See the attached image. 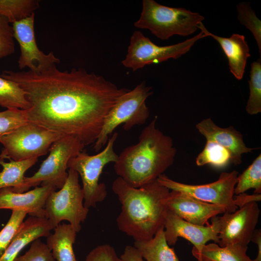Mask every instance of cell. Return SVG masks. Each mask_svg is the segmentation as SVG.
Returning a JSON list of instances; mask_svg holds the SVG:
<instances>
[{
  "label": "cell",
  "mask_w": 261,
  "mask_h": 261,
  "mask_svg": "<svg viewBox=\"0 0 261 261\" xmlns=\"http://www.w3.org/2000/svg\"><path fill=\"white\" fill-rule=\"evenodd\" d=\"M53 229L47 218L29 216L19 227L0 261H14L26 246L38 238L47 237Z\"/></svg>",
  "instance_id": "cell-18"
},
{
  "label": "cell",
  "mask_w": 261,
  "mask_h": 261,
  "mask_svg": "<svg viewBox=\"0 0 261 261\" xmlns=\"http://www.w3.org/2000/svg\"><path fill=\"white\" fill-rule=\"evenodd\" d=\"M233 199L236 205L239 208L251 202L260 201L261 200V194H254L248 195L243 193L237 195L235 197H233Z\"/></svg>",
  "instance_id": "cell-35"
},
{
  "label": "cell",
  "mask_w": 261,
  "mask_h": 261,
  "mask_svg": "<svg viewBox=\"0 0 261 261\" xmlns=\"http://www.w3.org/2000/svg\"><path fill=\"white\" fill-rule=\"evenodd\" d=\"M151 89L142 82L118 98L108 113L94 143L95 152H99L106 144L111 134L119 125L123 124L124 130H129L135 125L145 123L150 114L146 101L153 93Z\"/></svg>",
  "instance_id": "cell-5"
},
{
  "label": "cell",
  "mask_w": 261,
  "mask_h": 261,
  "mask_svg": "<svg viewBox=\"0 0 261 261\" xmlns=\"http://www.w3.org/2000/svg\"><path fill=\"white\" fill-rule=\"evenodd\" d=\"M35 13L13 23L14 38L19 44L20 55L18 64L20 69L28 67L38 72L60 62L53 52L48 54L41 51L37 46L34 32Z\"/></svg>",
  "instance_id": "cell-13"
},
{
  "label": "cell",
  "mask_w": 261,
  "mask_h": 261,
  "mask_svg": "<svg viewBox=\"0 0 261 261\" xmlns=\"http://www.w3.org/2000/svg\"><path fill=\"white\" fill-rule=\"evenodd\" d=\"M238 172L222 173L218 179L212 183L204 185H189L174 181L165 174L157 179L161 185L169 190L177 191L201 201L223 206L226 212H235L238 207L234 199V190Z\"/></svg>",
  "instance_id": "cell-11"
},
{
  "label": "cell",
  "mask_w": 261,
  "mask_h": 261,
  "mask_svg": "<svg viewBox=\"0 0 261 261\" xmlns=\"http://www.w3.org/2000/svg\"><path fill=\"white\" fill-rule=\"evenodd\" d=\"M207 36H211L220 44L228 60L231 73L237 80L243 77L246 61L250 57L249 48L244 35L234 33L229 38H224L209 32L201 23L198 27Z\"/></svg>",
  "instance_id": "cell-19"
},
{
  "label": "cell",
  "mask_w": 261,
  "mask_h": 261,
  "mask_svg": "<svg viewBox=\"0 0 261 261\" xmlns=\"http://www.w3.org/2000/svg\"><path fill=\"white\" fill-rule=\"evenodd\" d=\"M211 224L200 226L190 223L168 209L164 222V234L169 246L174 245L179 237L193 244L192 252H199L209 241L218 244V225L216 216L211 218Z\"/></svg>",
  "instance_id": "cell-14"
},
{
  "label": "cell",
  "mask_w": 261,
  "mask_h": 261,
  "mask_svg": "<svg viewBox=\"0 0 261 261\" xmlns=\"http://www.w3.org/2000/svg\"><path fill=\"white\" fill-rule=\"evenodd\" d=\"M112 190L121 205L116 223L122 232L135 241L148 240L164 226L170 191L157 180L134 188L118 177Z\"/></svg>",
  "instance_id": "cell-2"
},
{
  "label": "cell",
  "mask_w": 261,
  "mask_h": 261,
  "mask_svg": "<svg viewBox=\"0 0 261 261\" xmlns=\"http://www.w3.org/2000/svg\"><path fill=\"white\" fill-rule=\"evenodd\" d=\"M0 106L27 110L30 107L26 92L16 82L0 76Z\"/></svg>",
  "instance_id": "cell-24"
},
{
  "label": "cell",
  "mask_w": 261,
  "mask_h": 261,
  "mask_svg": "<svg viewBox=\"0 0 261 261\" xmlns=\"http://www.w3.org/2000/svg\"><path fill=\"white\" fill-rule=\"evenodd\" d=\"M120 258L122 261H144L137 249L131 246H126Z\"/></svg>",
  "instance_id": "cell-36"
},
{
  "label": "cell",
  "mask_w": 261,
  "mask_h": 261,
  "mask_svg": "<svg viewBox=\"0 0 261 261\" xmlns=\"http://www.w3.org/2000/svg\"><path fill=\"white\" fill-rule=\"evenodd\" d=\"M28 122L29 120L25 110L7 109L0 112V140Z\"/></svg>",
  "instance_id": "cell-31"
},
{
  "label": "cell",
  "mask_w": 261,
  "mask_h": 261,
  "mask_svg": "<svg viewBox=\"0 0 261 261\" xmlns=\"http://www.w3.org/2000/svg\"><path fill=\"white\" fill-rule=\"evenodd\" d=\"M85 146L76 137L63 136L51 145L48 156L33 175L25 177L23 183L18 188H10L18 193L26 192L30 188L39 185L60 189L68 177L69 160L82 151Z\"/></svg>",
  "instance_id": "cell-6"
},
{
  "label": "cell",
  "mask_w": 261,
  "mask_h": 261,
  "mask_svg": "<svg viewBox=\"0 0 261 261\" xmlns=\"http://www.w3.org/2000/svg\"><path fill=\"white\" fill-rule=\"evenodd\" d=\"M68 175L63 186L48 197L44 207L46 218L55 229L63 220L69 222L77 232L86 219L89 209L84 204V193L79 182V174L68 169Z\"/></svg>",
  "instance_id": "cell-8"
},
{
  "label": "cell",
  "mask_w": 261,
  "mask_h": 261,
  "mask_svg": "<svg viewBox=\"0 0 261 261\" xmlns=\"http://www.w3.org/2000/svg\"><path fill=\"white\" fill-rule=\"evenodd\" d=\"M208 37L201 31L198 34L175 44L159 46L139 30L130 37L125 58L122 64L135 71L146 65L159 63L170 58L176 59L187 53L198 40Z\"/></svg>",
  "instance_id": "cell-10"
},
{
  "label": "cell",
  "mask_w": 261,
  "mask_h": 261,
  "mask_svg": "<svg viewBox=\"0 0 261 261\" xmlns=\"http://www.w3.org/2000/svg\"><path fill=\"white\" fill-rule=\"evenodd\" d=\"M247 246L240 244L220 246L216 243L205 245L199 252H192L197 261H254L247 255Z\"/></svg>",
  "instance_id": "cell-22"
},
{
  "label": "cell",
  "mask_w": 261,
  "mask_h": 261,
  "mask_svg": "<svg viewBox=\"0 0 261 261\" xmlns=\"http://www.w3.org/2000/svg\"><path fill=\"white\" fill-rule=\"evenodd\" d=\"M196 128L206 141L216 143L225 148L230 155L231 163L235 165L241 163L243 154L254 149L246 146L242 134L232 126L221 128L207 118L198 123Z\"/></svg>",
  "instance_id": "cell-17"
},
{
  "label": "cell",
  "mask_w": 261,
  "mask_h": 261,
  "mask_svg": "<svg viewBox=\"0 0 261 261\" xmlns=\"http://www.w3.org/2000/svg\"><path fill=\"white\" fill-rule=\"evenodd\" d=\"M251 241L256 243L258 247V253L254 261H261V229L255 230Z\"/></svg>",
  "instance_id": "cell-37"
},
{
  "label": "cell",
  "mask_w": 261,
  "mask_h": 261,
  "mask_svg": "<svg viewBox=\"0 0 261 261\" xmlns=\"http://www.w3.org/2000/svg\"><path fill=\"white\" fill-rule=\"evenodd\" d=\"M85 261H122L114 248L108 244L98 246L91 250Z\"/></svg>",
  "instance_id": "cell-34"
},
{
  "label": "cell",
  "mask_w": 261,
  "mask_h": 261,
  "mask_svg": "<svg viewBox=\"0 0 261 261\" xmlns=\"http://www.w3.org/2000/svg\"><path fill=\"white\" fill-rule=\"evenodd\" d=\"M204 19L200 14L183 8L168 7L154 0H143L140 16L134 25L148 29L156 37L165 40L174 35L192 34Z\"/></svg>",
  "instance_id": "cell-4"
},
{
  "label": "cell",
  "mask_w": 261,
  "mask_h": 261,
  "mask_svg": "<svg viewBox=\"0 0 261 261\" xmlns=\"http://www.w3.org/2000/svg\"><path fill=\"white\" fill-rule=\"evenodd\" d=\"M253 188L255 194L261 193V154L239 176L234 190L238 195Z\"/></svg>",
  "instance_id": "cell-26"
},
{
  "label": "cell",
  "mask_w": 261,
  "mask_h": 261,
  "mask_svg": "<svg viewBox=\"0 0 261 261\" xmlns=\"http://www.w3.org/2000/svg\"><path fill=\"white\" fill-rule=\"evenodd\" d=\"M14 261H56L46 243L40 238L31 243L29 249L23 255L17 257Z\"/></svg>",
  "instance_id": "cell-32"
},
{
  "label": "cell",
  "mask_w": 261,
  "mask_h": 261,
  "mask_svg": "<svg viewBox=\"0 0 261 261\" xmlns=\"http://www.w3.org/2000/svg\"><path fill=\"white\" fill-rule=\"evenodd\" d=\"M118 135L117 132L112 134L104 149L98 153L89 155L82 151L68 162V169L76 171L81 178L84 204L88 209L95 207L97 203L103 201L107 195L106 186L100 182V178L104 167L117 160L118 155L114 145Z\"/></svg>",
  "instance_id": "cell-7"
},
{
  "label": "cell",
  "mask_w": 261,
  "mask_h": 261,
  "mask_svg": "<svg viewBox=\"0 0 261 261\" xmlns=\"http://www.w3.org/2000/svg\"><path fill=\"white\" fill-rule=\"evenodd\" d=\"M168 209L192 224L208 226L211 218L226 212L221 205L205 203L181 192L172 190L166 200Z\"/></svg>",
  "instance_id": "cell-15"
},
{
  "label": "cell",
  "mask_w": 261,
  "mask_h": 261,
  "mask_svg": "<svg viewBox=\"0 0 261 261\" xmlns=\"http://www.w3.org/2000/svg\"><path fill=\"white\" fill-rule=\"evenodd\" d=\"M10 161L6 162L0 160V165L2 167V171L0 172V189L16 188L21 186L25 177L24 174L38 161V158Z\"/></svg>",
  "instance_id": "cell-23"
},
{
  "label": "cell",
  "mask_w": 261,
  "mask_h": 261,
  "mask_svg": "<svg viewBox=\"0 0 261 261\" xmlns=\"http://www.w3.org/2000/svg\"><path fill=\"white\" fill-rule=\"evenodd\" d=\"M77 233L69 223L59 224L46 237V244L56 261H77L73 249Z\"/></svg>",
  "instance_id": "cell-20"
},
{
  "label": "cell",
  "mask_w": 261,
  "mask_h": 261,
  "mask_svg": "<svg viewBox=\"0 0 261 261\" xmlns=\"http://www.w3.org/2000/svg\"><path fill=\"white\" fill-rule=\"evenodd\" d=\"M63 136L29 121L1 138L3 148L0 160L38 158L46 154L51 145Z\"/></svg>",
  "instance_id": "cell-9"
},
{
  "label": "cell",
  "mask_w": 261,
  "mask_h": 261,
  "mask_svg": "<svg viewBox=\"0 0 261 261\" xmlns=\"http://www.w3.org/2000/svg\"><path fill=\"white\" fill-rule=\"evenodd\" d=\"M27 215L23 211L12 210L9 220L0 231V257L12 241Z\"/></svg>",
  "instance_id": "cell-30"
},
{
  "label": "cell",
  "mask_w": 261,
  "mask_h": 261,
  "mask_svg": "<svg viewBox=\"0 0 261 261\" xmlns=\"http://www.w3.org/2000/svg\"><path fill=\"white\" fill-rule=\"evenodd\" d=\"M249 96L246 107V112L256 115L261 112V58L251 65Z\"/></svg>",
  "instance_id": "cell-28"
},
{
  "label": "cell",
  "mask_w": 261,
  "mask_h": 261,
  "mask_svg": "<svg viewBox=\"0 0 261 261\" xmlns=\"http://www.w3.org/2000/svg\"><path fill=\"white\" fill-rule=\"evenodd\" d=\"M157 120L155 116L142 130L138 142L124 149L114 163L118 177L133 187L157 180L174 163L176 149L172 139L157 128Z\"/></svg>",
  "instance_id": "cell-3"
},
{
  "label": "cell",
  "mask_w": 261,
  "mask_h": 261,
  "mask_svg": "<svg viewBox=\"0 0 261 261\" xmlns=\"http://www.w3.org/2000/svg\"><path fill=\"white\" fill-rule=\"evenodd\" d=\"M0 76L26 92L29 121L76 137L85 145L94 144L108 113L129 90L84 69L62 71L56 64L38 72L4 71Z\"/></svg>",
  "instance_id": "cell-1"
},
{
  "label": "cell",
  "mask_w": 261,
  "mask_h": 261,
  "mask_svg": "<svg viewBox=\"0 0 261 261\" xmlns=\"http://www.w3.org/2000/svg\"><path fill=\"white\" fill-rule=\"evenodd\" d=\"M196 163L199 166L210 164L215 168H222L231 163V157L229 152L222 146L206 141L204 148L196 158Z\"/></svg>",
  "instance_id": "cell-27"
},
{
  "label": "cell",
  "mask_w": 261,
  "mask_h": 261,
  "mask_svg": "<svg viewBox=\"0 0 261 261\" xmlns=\"http://www.w3.org/2000/svg\"><path fill=\"white\" fill-rule=\"evenodd\" d=\"M56 190L48 186L36 187L22 193L14 192L10 188H1L0 209L20 210L29 216L46 218V201L50 193Z\"/></svg>",
  "instance_id": "cell-16"
},
{
  "label": "cell",
  "mask_w": 261,
  "mask_h": 261,
  "mask_svg": "<svg viewBox=\"0 0 261 261\" xmlns=\"http://www.w3.org/2000/svg\"><path fill=\"white\" fill-rule=\"evenodd\" d=\"M134 246L146 261H179L174 248L166 241L164 226L152 238L135 241Z\"/></svg>",
  "instance_id": "cell-21"
},
{
  "label": "cell",
  "mask_w": 261,
  "mask_h": 261,
  "mask_svg": "<svg viewBox=\"0 0 261 261\" xmlns=\"http://www.w3.org/2000/svg\"><path fill=\"white\" fill-rule=\"evenodd\" d=\"M260 209L256 202L248 203L232 213L216 216L218 225V244H240L248 246L259 220Z\"/></svg>",
  "instance_id": "cell-12"
},
{
  "label": "cell",
  "mask_w": 261,
  "mask_h": 261,
  "mask_svg": "<svg viewBox=\"0 0 261 261\" xmlns=\"http://www.w3.org/2000/svg\"><path fill=\"white\" fill-rule=\"evenodd\" d=\"M39 7L37 0H0V15L13 24L29 16Z\"/></svg>",
  "instance_id": "cell-25"
},
{
  "label": "cell",
  "mask_w": 261,
  "mask_h": 261,
  "mask_svg": "<svg viewBox=\"0 0 261 261\" xmlns=\"http://www.w3.org/2000/svg\"><path fill=\"white\" fill-rule=\"evenodd\" d=\"M8 20L0 15V58L14 52V43L12 26Z\"/></svg>",
  "instance_id": "cell-33"
},
{
  "label": "cell",
  "mask_w": 261,
  "mask_h": 261,
  "mask_svg": "<svg viewBox=\"0 0 261 261\" xmlns=\"http://www.w3.org/2000/svg\"><path fill=\"white\" fill-rule=\"evenodd\" d=\"M238 19L241 24L245 26L252 33L258 44L261 56V22L249 5L245 2L237 5Z\"/></svg>",
  "instance_id": "cell-29"
}]
</instances>
